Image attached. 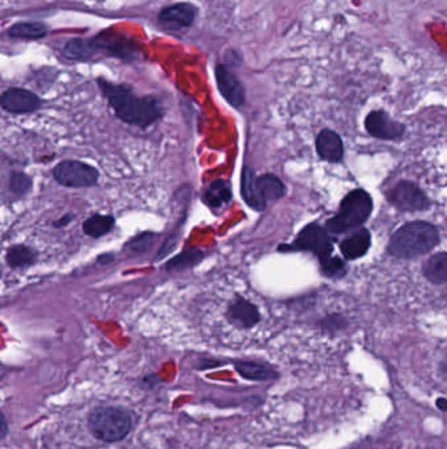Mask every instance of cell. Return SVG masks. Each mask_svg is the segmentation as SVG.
I'll return each mask as SVG.
<instances>
[{
    "mask_svg": "<svg viewBox=\"0 0 447 449\" xmlns=\"http://www.w3.org/2000/svg\"><path fill=\"white\" fill-rule=\"evenodd\" d=\"M99 86L117 116L132 125L147 127L163 116L161 104L153 98H139L127 86L99 79Z\"/></svg>",
    "mask_w": 447,
    "mask_h": 449,
    "instance_id": "1",
    "label": "cell"
},
{
    "mask_svg": "<svg viewBox=\"0 0 447 449\" xmlns=\"http://www.w3.org/2000/svg\"><path fill=\"white\" fill-rule=\"evenodd\" d=\"M439 243L436 226L425 221H414L395 232L388 243V252L395 258L413 259L431 251Z\"/></svg>",
    "mask_w": 447,
    "mask_h": 449,
    "instance_id": "2",
    "label": "cell"
},
{
    "mask_svg": "<svg viewBox=\"0 0 447 449\" xmlns=\"http://www.w3.org/2000/svg\"><path fill=\"white\" fill-rule=\"evenodd\" d=\"M91 433L105 443L122 441L133 428L132 414L115 406L95 407L87 418Z\"/></svg>",
    "mask_w": 447,
    "mask_h": 449,
    "instance_id": "3",
    "label": "cell"
},
{
    "mask_svg": "<svg viewBox=\"0 0 447 449\" xmlns=\"http://www.w3.org/2000/svg\"><path fill=\"white\" fill-rule=\"evenodd\" d=\"M373 210V200L364 189L349 192L341 201L337 215L327 221V229L333 234L344 233L365 224Z\"/></svg>",
    "mask_w": 447,
    "mask_h": 449,
    "instance_id": "4",
    "label": "cell"
},
{
    "mask_svg": "<svg viewBox=\"0 0 447 449\" xmlns=\"http://www.w3.org/2000/svg\"><path fill=\"white\" fill-rule=\"evenodd\" d=\"M281 250L290 251H311L322 261L331 256L333 243L331 237L319 224H307L291 246L281 247Z\"/></svg>",
    "mask_w": 447,
    "mask_h": 449,
    "instance_id": "5",
    "label": "cell"
},
{
    "mask_svg": "<svg viewBox=\"0 0 447 449\" xmlns=\"http://www.w3.org/2000/svg\"><path fill=\"white\" fill-rule=\"evenodd\" d=\"M54 178L66 187H91L99 180V172L90 164L78 161H64L53 171Z\"/></svg>",
    "mask_w": 447,
    "mask_h": 449,
    "instance_id": "6",
    "label": "cell"
},
{
    "mask_svg": "<svg viewBox=\"0 0 447 449\" xmlns=\"http://www.w3.org/2000/svg\"><path fill=\"white\" fill-rule=\"evenodd\" d=\"M391 204L404 212H421L430 208V200L412 181H400L388 195Z\"/></svg>",
    "mask_w": 447,
    "mask_h": 449,
    "instance_id": "7",
    "label": "cell"
},
{
    "mask_svg": "<svg viewBox=\"0 0 447 449\" xmlns=\"http://www.w3.org/2000/svg\"><path fill=\"white\" fill-rule=\"evenodd\" d=\"M92 44L95 47L96 55L104 53V55L117 57L125 61L135 59L139 53L138 46L135 45L132 40H127L126 37L110 33V32H103L99 36L91 38Z\"/></svg>",
    "mask_w": 447,
    "mask_h": 449,
    "instance_id": "8",
    "label": "cell"
},
{
    "mask_svg": "<svg viewBox=\"0 0 447 449\" xmlns=\"http://www.w3.org/2000/svg\"><path fill=\"white\" fill-rule=\"evenodd\" d=\"M365 127L368 135L379 140H396L405 132L402 124L393 120L383 110L370 112L365 120Z\"/></svg>",
    "mask_w": 447,
    "mask_h": 449,
    "instance_id": "9",
    "label": "cell"
},
{
    "mask_svg": "<svg viewBox=\"0 0 447 449\" xmlns=\"http://www.w3.org/2000/svg\"><path fill=\"white\" fill-rule=\"evenodd\" d=\"M215 79L218 90L224 99L235 108H240L245 103V90L240 81L224 64H218L215 67Z\"/></svg>",
    "mask_w": 447,
    "mask_h": 449,
    "instance_id": "10",
    "label": "cell"
},
{
    "mask_svg": "<svg viewBox=\"0 0 447 449\" xmlns=\"http://www.w3.org/2000/svg\"><path fill=\"white\" fill-rule=\"evenodd\" d=\"M197 13L198 8L196 6L187 1H181L164 7L161 9L158 18L163 25L178 30L192 27Z\"/></svg>",
    "mask_w": 447,
    "mask_h": 449,
    "instance_id": "11",
    "label": "cell"
},
{
    "mask_svg": "<svg viewBox=\"0 0 447 449\" xmlns=\"http://www.w3.org/2000/svg\"><path fill=\"white\" fill-rule=\"evenodd\" d=\"M0 106L11 113H30L41 107V100L32 91L9 89L0 96Z\"/></svg>",
    "mask_w": 447,
    "mask_h": 449,
    "instance_id": "12",
    "label": "cell"
},
{
    "mask_svg": "<svg viewBox=\"0 0 447 449\" xmlns=\"http://www.w3.org/2000/svg\"><path fill=\"white\" fill-rule=\"evenodd\" d=\"M316 150L319 157L327 162H340L344 157V144L340 135L330 129H324L318 135Z\"/></svg>",
    "mask_w": 447,
    "mask_h": 449,
    "instance_id": "13",
    "label": "cell"
},
{
    "mask_svg": "<svg viewBox=\"0 0 447 449\" xmlns=\"http://www.w3.org/2000/svg\"><path fill=\"white\" fill-rule=\"evenodd\" d=\"M371 244V237L365 227L359 229L356 233L349 235L340 243V250L345 259L356 261L366 255Z\"/></svg>",
    "mask_w": 447,
    "mask_h": 449,
    "instance_id": "14",
    "label": "cell"
},
{
    "mask_svg": "<svg viewBox=\"0 0 447 449\" xmlns=\"http://www.w3.org/2000/svg\"><path fill=\"white\" fill-rule=\"evenodd\" d=\"M228 318L233 324L250 329L260 321V313L257 307L250 304V301H245L243 298H238L228 310Z\"/></svg>",
    "mask_w": 447,
    "mask_h": 449,
    "instance_id": "15",
    "label": "cell"
},
{
    "mask_svg": "<svg viewBox=\"0 0 447 449\" xmlns=\"http://www.w3.org/2000/svg\"><path fill=\"white\" fill-rule=\"evenodd\" d=\"M422 273L433 284H445L447 281V255L439 252L424 263Z\"/></svg>",
    "mask_w": 447,
    "mask_h": 449,
    "instance_id": "16",
    "label": "cell"
},
{
    "mask_svg": "<svg viewBox=\"0 0 447 449\" xmlns=\"http://www.w3.org/2000/svg\"><path fill=\"white\" fill-rule=\"evenodd\" d=\"M242 195L245 203L255 210H264L267 207V201L260 196L259 189L256 186V178L250 169H244L243 171Z\"/></svg>",
    "mask_w": 447,
    "mask_h": 449,
    "instance_id": "17",
    "label": "cell"
},
{
    "mask_svg": "<svg viewBox=\"0 0 447 449\" xmlns=\"http://www.w3.org/2000/svg\"><path fill=\"white\" fill-rule=\"evenodd\" d=\"M256 186L259 189L260 196L265 201H276L278 198H284L286 192V187L282 180L270 174L256 178Z\"/></svg>",
    "mask_w": 447,
    "mask_h": 449,
    "instance_id": "18",
    "label": "cell"
},
{
    "mask_svg": "<svg viewBox=\"0 0 447 449\" xmlns=\"http://www.w3.org/2000/svg\"><path fill=\"white\" fill-rule=\"evenodd\" d=\"M204 200L209 207L214 209L228 204L231 200V188L228 183L224 180H216L211 183L204 193Z\"/></svg>",
    "mask_w": 447,
    "mask_h": 449,
    "instance_id": "19",
    "label": "cell"
},
{
    "mask_svg": "<svg viewBox=\"0 0 447 449\" xmlns=\"http://www.w3.org/2000/svg\"><path fill=\"white\" fill-rule=\"evenodd\" d=\"M235 367L242 377L252 380V381H267L278 376L274 369L269 368L267 365H262L259 363L239 361Z\"/></svg>",
    "mask_w": 447,
    "mask_h": 449,
    "instance_id": "20",
    "label": "cell"
},
{
    "mask_svg": "<svg viewBox=\"0 0 447 449\" xmlns=\"http://www.w3.org/2000/svg\"><path fill=\"white\" fill-rule=\"evenodd\" d=\"M63 55L71 61H87L96 55L92 40L74 38L63 47Z\"/></svg>",
    "mask_w": 447,
    "mask_h": 449,
    "instance_id": "21",
    "label": "cell"
},
{
    "mask_svg": "<svg viewBox=\"0 0 447 449\" xmlns=\"http://www.w3.org/2000/svg\"><path fill=\"white\" fill-rule=\"evenodd\" d=\"M8 35L13 38L40 40L47 35V28L42 23H18L9 28Z\"/></svg>",
    "mask_w": 447,
    "mask_h": 449,
    "instance_id": "22",
    "label": "cell"
},
{
    "mask_svg": "<svg viewBox=\"0 0 447 449\" xmlns=\"http://www.w3.org/2000/svg\"><path fill=\"white\" fill-rule=\"evenodd\" d=\"M113 226H115L113 217L95 215L83 224V230L92 238H100L109 233L113 229Z\"/></svg>",
    "mask_w": 447,
    "mask_h": 449,
    "instance_id": "23",
    "label": "cell"
},
{
    "mask_svg": "<svg viewBox=\"0 0 447 449\" xmlns=\"http://www.w3.org/2000/svg\"><path fill=\"white\" fill-rule=\"evenodd\" d=\"M36 261V252L23 244H16L7 252V263L11 267H27Z\"/></svg>",
    "mask_w": 447,
    "mask_h": 449,
    "instance_id": "24",
    "label": "cell"
},
{
    "mask_svg": "<svg viewBox=\"0 0 447 449\" xmlns=\"http://www.w3.org/2000/svg\"><path fill=\"white\" fill-rule=\"evenodd\" d=\"M202 259H204V252L197 250V249H192V250L182 252V254H180L179 256L170 259L167 263V270L179 271L190 268V267L197 266Z\"/></svg>",
    "mask_w": 447,
    "mask_h": 449,
    "instance_id": "25",
    "label": "cell"
},
{
    "mask_svg": "<svg viewBox=\"0 0 447 449\" xmlns=\"http://www.w3.org/2000/svg\"><path fill=\"white\" fill-rule=\"evenodd\" d=\"M320 264H322L323 273L328 278H341L347 272L345 263L339 258L330 256V258L320 261Z\"/></svg>",
    "mask_w": 447,
    "mask_h": 449,
    "instance_id": "26",
    "label": "cell"
},
{
    "mask_svg": "<svg viewBox=\"0 0 447 449\" xmlns=\"http://www.w3.org/2000/svg\"><path fill=\"white\" fill-rule=\"evenodd\" d=\"M153 239H155V238H153V234H141V235L135 237L134 239H132L126 246H127V249H130L132 251L146 252L151 247Z\"/></svg>",
    "mask_w": 447,
    "mask_h": 449,
    "instance_id": "27",
    "label": "cell"
},
{
    "mask_svg": "<svg viewBox=\"0 0 447 449\" xmlns=\"http://www.w3.org/2000/svg\"><path fill=\"white\" fill-rule=\"evenodd\" d=\"M32 187L30 178L23 172H15L11 176V188L16 193H25Z\"/></svg>",
    "mask_w": 447,
    "mask_h": 449,
    "instance_id": "28",
    "label": "cell"
},
{
    "mask_svg": "<svg viewBox=\"0 0 447 449\" xmlns=\"http://www.w3.org/2000/svg\"><path fill=\"white\" fill-rule=\"evenodd\" d=\"M176 243H178V235H175V237H170V239H167V242L163 244V247H161V252L158 254V258H156V261H159L161 258H164L166 255H168L175 247H176Z\"/></svg>",
    "mask_w": 447,
    "mask_h": 449,
    "instance_id": "29",
    "label": "cell"
},
{
    "mask_svg": "<svg viewBox=\"0 0 447 449\" xmlns=\"http://www.w3.org/2000/svg\"><path fill=\"white\" fill-rule=\"evenodd\" d=\"M8 422L4 416V414L0 411V441H3L8 435Z\"/></svg>",
    "mask_w": 447,
    "mask_h": 449,
    "instance_id": "30",
    "label": "cell"
},
{
    "mask_svg": "<svg viewBox=\"0 0 447 449\" xmlns=\"http://www.w3.org/2000/svg\"><path fill=\"white\" fill-rule=\"evenodd\" d=\"M72 220L71 215H67V216L62 217L59 221H57L55 222V226L57 227H61V226H66V224H69L70 221Z\"/></svg>",
    "mask_w": 447,
    "mask_h": 449,
    "instance_id": "31",
    "label": "cell"
},
{
    "mask_svg": "<svg viewBox=\"0 0 447 449\" xmlns=\"http://www.w3.org/2000/svg\"><path fill=\"white\" fill-rule=\"evenodd\" d=\"M437 406H439V410H441V411H445V410H446L447 409L446 398H443V397H441V398H439V399H437Z\"/></svg>",
    "mask_w": 447,
    "mask_h": 449,
    "instance_id": "32",
    "label": "cell"
},
{
    "mask_svg": "<svg viewBox=\"0 0 447 449\" xmlns=\"http://www.w3.org/2000/svg\"><path fill=\"white\" fill-rule=\"evenodd\" d=\"M107 256L108 255H101V258L99 259V263H101V264H105L108 261H110L113 259V258H107Z\"/></svg>",
    "mask_w": 447,
    "mask_h": 449,
    "instance_id": "33",
    "label": "cell"
},
{
    "mask_svg": "<svg viewBox=\"0 0 447 449\" xmlns=\"http://www.w3.org/2000/svg\"><path fill=\"white\" fill-rule=\"evenodd\" d=\"M4 377V369L0 367V381H1V378Z\"/></svg>",
    "mask_w": 447,
    "mask_h": 449,
    "instance_id": "34",
    "label": "cell"
}]
</instances>
